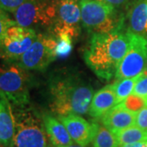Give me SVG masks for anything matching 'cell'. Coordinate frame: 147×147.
<instances>
[{
	"instance_id": "14",
	"label": "cell",
	"mask_w": 147,
	"mask_h": 147,
	"mask_svg": "<svg viewBox=\"0 0 147 147\" xmlns=\"http://www.w3.org/2000/svg\"><path fill=\"white\" fill-rule=\"evenodd\" d=\"M42 118L47 137L54 147H65L74 144L66 127L59 119L47 114Z\"/></svg>"
},
{
	"instance_id": "30",
	"label": "cell",
	"mask_w": 147,
	"mask_h": 147,
	"mask_svg": "<svg viewBox=\"0 0 147 147\" xmlns=\"http://www.w3.org/2000/svg\"><path fill=\"white\" fill-rule=\"evenodd\" d=\"M75 1H78V2H79V0H75Z\"/></svg>"
},
{
	"instance_id": "8",
	"label": "cell",
	"mask_w": 147,
	"mask_h": 147,
	"mask_svg": "<svg viewBox=\"0 0 147 147\" xmlns=\"http://www.w3.org/2000/svg\"><path fill=\"white\" fill-rule=\"evenodd\" d=\"M129 46L115 74L116 80L134 78L147 68V39L127 31Z\"/></svg>"
},
{
	"instance_id": "9",
	"label": "cell",
	"mask_w": 147,
	"mask_h": 147,
	"mask_svg": "<svg viewBox=\"0 0 147 147\" xmlns=\"http://www.w3.org/2000/svg\"><path fill=\"white\" fill-rule=\"evenodd\" d=\"M38 33L31 28L15 25L10 27L0 39V58L15 62L30 47Z\"/></svg>"
},
{
	"instance_id": "11",
	"label": "cell",
	"mask_w": 147,
	"mask_h": 147,
	"mask_svg": "<svg viewBox=\"0 0 147 147\" xmlns=\"http://www.w3.org/2000/svg\"><path fill=\"white\" fill-rule=\"evenodd\" d=\"M15 131V115L11 103L0 92V143L3 146L13 147Z\"/></svg>"
},
{
	"instance_id": "1",
	"label": "cell",
	"mask_w": 147,
	"mask_h": 147,
	"mask_svg": "<svg viewBox=\"0 0 147 147\" xmlns=\"http://www.w3.org/2000/svg\"><path fill=\"white\" fill-rule=\"evenodd\" d=\"M50 107L57 115H83L88 112L93 88L79 74L63 70L51 76L48 84Z\"/></svg>"
},
{
	"instance_id": "29",
	"label": "cell",
	"mask_w": 147,
	"mask_h": 147,
	"mask_svg": "<svg viewBox=\"0 0 147 147\" xmlns=\"http://www.w3.org/2000/svg\"><path fill=\"white\" fill-rule=\"evenodd\" d=\"M0 147H3V146H2V144H1V143H0Z\"/></svg>"
},
{
	"instance_id": "17",
	"label": "cell",
	"mask_w": 147,
	"mask_h": 147,
	"mask_svg": "<svg viewBox=\"0 0 147 147\" xmlns=\"http://www.w3.org/2000/svg\"><path fill=\"white\" fill-rule=\"evenodd\" d=\"M119 146L137 142H147V131H143L136 125L113 132Z\"/></svg>"
},
{
	"instance_id": "27",
	"label": "cell",
	"mask_w": 147,
	"mask_h": 147,
	"mask_svg": "<svg viewBox=\"0 0 147 147\" xmlns=\"http://www.w3.org/2000/svg\"><path fill=\"white\" fill-rule=\"evenodd\" d=\"M146 145L147 142H137V143H132V144L123 145L120 147H146Z\"/></svg>"
},
{
	"instance_id": "23",
	"label": "cell",
	"mask_w": 147,
	"mask_h": 147,
	"mask_svg": "<svg viewBox=\"0 0 147 147\" xmlns=\"http://www.w3.org/2000/svg\"><path fill=\"white\" fill-rule=\"evenodd\" d=\"M131 94L140 96H147V75H144L142 73V77L137 82Z\"/></svg>"
},
{
	"instance_id": "3",
	"label": "cell",
	"mask_w": 147,
	"mask_h": 147,
	"mask_svg": "<svg viewBox=\"0 0 147 147\" xmlns=\"http://www.w3.org/2000/svg\"><path fill=\"white\" fill-rule=\"evenodd\" d=\"M81 22L92 34L122 30L124 18L114 6L96 0H79Z\"/></svg>"
},
{
	"instance_id": "6",
	"label": "cell",
	"mask_w": 147,
	"mask_h": 147,
	"mask_svg": "<svg viewBox=\"0 0 147 147\" xmlns=\"http://www.w3.org/2000/svg\"><path fill=\"white\" fill-rule=\"evenodd\" d=\"M13 15L18 26L51 29L57 19L56 0H26Z\"/></svg>"
},
{
	"instance_id": "16",
	"label": "cell",
	"mask_w": 147,
	"mask_h": 147,
	"mask_svg": "<svg viewBox=\"0 0 147 147\" xmlns=\"http://www.w3.org/2000/svg\"><path fill=\"white\" fill-rule=\"evenodd\" d=\"M128 30L137 35L147 37V0H138L128 12Z\"/></svg>"
},
{
	"instance_id": "28",
	"label": "cell",
	"mask_w": 147,
	"mask_h": 147,
	"mask_svg": "<svg viewBox=\"0 0 147 147\" xmlns=\"http://www.w3.org/2000/svg\"><path fill=\"white\" fill-rule=\"evenodd\" d=\"M65 147H87V146H80V145H78V144H72V145H69L68 146Z\"/></svg>"
},
{
	"instance_id": "13",
	"label": "cell",
	"mask_w": 147,
	"mask_h": 147,
	"mask_svg": "<svg viewBox=\"0 0 147 147\" xmlns=\"http://www.w3.org/2000/svg\"><path fill=\"white\" fill-rule=\"evenodd\" d=\"M56 3L57 19L54 25L80 30L79 23L81 22V10L78 1L56 0Z\"/></svg>"
},
{
	"instance_id": "2",
	"label": "cell",
	"mask_w": 147,
	"mask_h": 147,
	"mask_svg": "<svg viewBox=\"0 0 147 147\" xmlns=\"http://www.w3.org/2000/svg\"><path fill=\"white\" fill-rule=\"evenodd\" d=\"M129 46L127 33L122 30L92 34L84 53V61L96 76L110 80L115 76L117 69Z\"/></svg>"
},
{
	"instance_id": "15",
	"label": "cell",
	"mask_w": 147,
	"mask_h": 147,
	"mask_svg": "<svg viewBox=\"0 0 147 147\" xmlns=\"http://www.w3.org/2000/svg\"><path fill=\"white\" fill-rule=\"evenodd\" d=\"M115 105V92L113 85L109 84L93 95L88 114L92 118H101Z\"/></svg>"
},
{
	"instance_id": "12",
	"label": "cell",
	"mask_w": 147,
	"mask_h": 147,
	"mask_svg": "<svg viewBox=\"0 0 147 147\" xmlns=\"http://www.w3.org/2000/svg\"><path fill=\"white\" fill-rule=\"evenodd\" d=\"M136 115L122 104H119L101 117V123L112 132H115L136 125Z\"/></svg>"
},
{
	"instance_id": "4",
	"label": "cell",
	"mask_w": 147,
	"mask_h": 147,
	"mask_svg": "<svg viewBox=\"0 0 147 147\" xmlns=\"http://www.w3.org/2000/svg\"><path fill=\"white\" fill-rule=\"evenodd\" d=\"M31 76L16 62L0 66V92L16 107H25L30 102Z\"/></svg>"
},
{
	"instance_id": "5",
	"label": "cell",
	"mask_w": 147,
	"mask_h": 147,
	"mask_svg": "<svg viewBox=\"0 0 147 147\" xmlns=\"http://www.w3.org/2000/svg\"><path fill=\"white\" fill-rule=\"evenodd\" d=\"M13 147H48L42 116L30 107H16Z\"/></svg>"
},
{
	"instance_id": "7",
	"label": "cell",
	"mask_w": 147,
	"mask_h": 147,
	"mask_svg": "<svg viewBox=\"0 0 147 147\" xmlns=\"http://www.w3.org/2000/svg\"><path fill=\"white\" fill-rule=\"evenodd\" d=\"M57 44L52 34L38 33L30 47L15 62L28 71H44L57 58Z\"/></svg>"
},
{
	"instance_id": "10",
	"label": "cell",
	"mask_w": 147,
	"mask_h": 147,
	"mask_svg": "<svg viewBox=\"0 0 147 147\" xmlns=\"http://www.w3.org/2000/svg\"><path fill=\"white\" fill-rule=\"evenodd\" d=\"M58 119L66 127L69 136L76 144L87 146L92 142L97 130V123H90L81 116L76 115L59 116Z\"/></svg>"
},
{
	"instance_id": "18",
	"label": "cell",
	"mask_w": 147,
	"mask_h": 147,
	"mask_svg": "<svg viewBox=\"0 0 147 147\" xmlns=\"http://www.w3.org/2000/svg\"><path fill=\"white\" fill-rule=\"evenodd\" d=\"M142 74L138 75L134 78H128V79H123L116 80L113 85V88L115 92V104L119 105L122 103L132 93L135 85L139 79L142 77Z\"/></svg>"
},
{
	"instance_id": "24",
	"label": "cell",
	"mask_w": 147,
	"mask_h": 147,
	"mask_svg": "<svg viewBox=\"0 0 147 147\" xmlns=\"http://www.w3.org/2000/svg\"><path fill=\"white\" fill-rule=\"evenodd\" d=\"M26 0H0V7L7 12L14 13Z\"/></svg>"
},
{
	"instance_id": "22",
	"label": "cell",
	"mask_w": 147,
	"mask_h": 147,
	"mask_svg": "<svg viewBox=\"0 0 147 147\" xmlns=\"http://www.w3.org/2000/svg\"><path fill=\"white\" fill-rule=\"evenodd\" d=\"M7 11L0 7V39L4 36L7 30L15 25H17L15 20H12L7 15Z\"/></svg>"
},
{
	"instance_id": "25",
	"label": "cell",
	"mask_w": 147,
	"mask_h": 147,
	"mask_svg": "<svg viewBox=\"0 0 147 147\" xmlns=\"http://www.w3.org/2000/svg\"><path fill=\"white\" fill-rule=\"evenodd\" d=\"M136 126L147 131V105L144 106L136 115Z\"/></svg>"
},
{
	"instance_id": "21",
	"label": "cell",
	"mask_w": 147,
	"mask_h": 147,
	"mask_svg": "<svg viewBox=\"0 0 147 147\" xmlns=\"http://www.w3.org/2000/svg\"><path fill=\"white\" fill-rule=\"evenodd\" d=\"M120 104L123 105L127 110L137 114L144 106L147 105V96H140L131 94Z\"/></svg>"
},
{
	"instance_id": "26",
	"label": "cell",
	"mask_w": 147,
	"mask_h": 147,
	"mask_svg": "<svg viewBox=\"0 0 147 147\" xmlns=\"http://www.w3.org/2000/svg\"><path fill=\"white\" fill-rule=\"evenodd\" d=\"M96 1L110 4V5L114 6L115 7H121V6L124 5L125 3H127L128 0H96Z\"/></svg>"
},
{
	"instance_id": "32",
	"label": "cell",
	"mask_w": 147,
	"mask_h": 147,
	"mask_svg": "<svg viewBox=\"0 0 147 147\" xmlns=\"http://www.w3.org/2000/svg\"><path fill=\"white\" fill-rule=\"evenodd\" d=\"M48 147H53V146H48Z\"/></svg>"
},
{
	"instance_id": "20",
	"label": "cell",
	"mask_w": 147,
	"mask_h": 147,
	"mask_svg": "<svg viewBox=\"0 0 147 147\" xmlns=\"http://www.w3.org/2000/svg\"><path fill=\"white\" fill-rule=\"evenodd\" d=\"M52 34L57 39V57H66L72 50L74 38L66 31H52Z\"/></svg>"
},
{
	"instance_id": "31",
	"label": "cell",
	"mask_w": 147,
	"mask_h": 147,
	"mask_svg": "<svg viewBox=\"0 0 147 147\" xmlns=\"http://www.w3.org/2000/svg\"><path fill=\"white\" fill-rule=\"evenodd\" d=\"M146 147H147V145H146Z\"/></svg>"
},
{
	"instance_id": "19",
	"label": "cell",
	"mask_w": 147,
	"mask_h": 147,
	"mask_svg": "<svg viewBox=\"0 0 147 147\" xmlns=\"http://www.w3.org/2000/svg\"><path fill=\"white\" fill-rule=\"evenodd\" d=\"M93 147H119V144L115 134L105 126L98 124L97 130L92 140Z\"/></svg>"
}]
</instances>
